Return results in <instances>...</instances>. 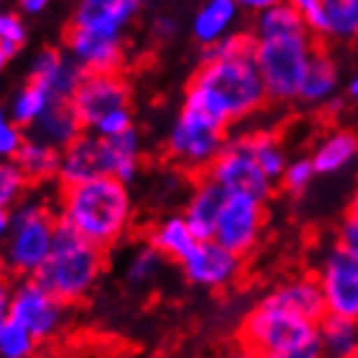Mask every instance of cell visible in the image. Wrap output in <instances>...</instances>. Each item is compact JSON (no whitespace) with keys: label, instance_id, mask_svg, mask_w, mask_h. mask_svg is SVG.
Returning <instances> with one entry per match:
<instances>
[{"label":"cell","instance_id":"41","mask_svg":"<svg viewBox=\"0 0 358 358\" xmlns=\"http://www.w3.org/2000/svg\"><path fill=\"white\" fill-rule=\"evenodd\" d=\"M18 10H21V16H39L47 10V0H21Z\"/></svg>","mask_w":358,"mask_h":358},{"label":"cell","instance_id":"45","mask_svg":"<svg viewBox=\"0 0 358 358\" xmlns=\"http://www.w3.org/2000/svg\"><path fill=\"white\" fill-rule=\"evenodd\" d=\"M348 215H353V218H358V189H356V192H353V197H350Z\"/></svg>","mask_w":358,"mask_h":358},{"label":"cell","instance_id":"5","mask_svg":"<svg viewBox=\"0 0 358 358\" xmlns=\"http://www.w3.org/2000/svg\"><path fill=\"white\" fill-rule=\"evenodd\" d=\"M71 104L81 120L83 133L109 141V138L135 130L133 86L122 73H91V76H86Z\"/></svg>","mask_w":358,"mask_h":358},{"label":"cell","instance_id":"34","mask_svg":"<svg viewBox=\"0 0 358 358\" xmlns=\"http://www.w3.org/2000/svg\"><path fill=\"white\" fill-rule=\"evenodd\" d=\"M36 341L31 332H27L21 324L6 322L3 332H0V358H34L36 353Z\"/></svg>","mask_w":358,"mask_h":358},{"label":"cell","instance_id":"46","mask_svg":"<svg viewBox=\"0 0 358 358\" xmlns=\"http://www.w3.org/2000/svg\"><path fill=\"white\" fill-rule=\"evenodd\" d=\"M229 358H257V356H252V353H247V350H236V353H231Z\"/></svg>","mask_w":358,"mask_h":358},{"label":"cell","instance_id":"28","mask_svg":"<svg viewBox=\"0 0 358 358\" xmlns=\"http://www.w3.org/2000/svg\"><path fill=\"white\" fill-rule=\"evenodd\" d=\"M60 153L63 151H57L52 145L27 138V143L21 145V151L16 156V164L27 174L29 182H50V179H57Z\"/></svg>","mask_w":358,"mask_h":358},{"label":"cell","instance_id":"43","mask_svg":"<svg viewBox=\"0 0 358 358\" xmlns=\"http://www.w3.org/2000/svg\"><path fill=\"white\" fill-rule=\"evenodd\" d=\"M8 231H10V210L0 206V247H3V242H6Z\"/></svg>","mask_w":358,"mask_h":358},{"label":"cell","instance_id":"4","mask_svg":"<svg viewBox=\"0 0 358 358\" xmlns=\"http://www.w3.org/2000/svg\"><path fill=\"white\" fill-rule=\"evenodd\" d=\"M101 270H104V252L57 221L52 252L34 278L55 299H60L68 306L94 291Z\"/></svg>","mask_w":358,"mask_h":358},{"label":"cell","instance_id":"17","mask_svg":"<svg viewBox=\"0 0 358 358\" xmlns=\"http://www.w3.org/2000/svg\"><path fill=\"white\" fill-rule=\"evenodd\" d=\"M143 10L141 0H83L76 6L71 27L107 39H125V29Z\"/></svg>","mask_w":358,"mask_h":358},{"label":"cell","instance_id":"38","mask_svg":"<svg viewBox=\"0 0 358 358\" xmlns=\"http://www.w3.org/2000/svg\"><path fill=\"white\" fill-rule=\"evenodd\" d=\"M148 31H151L153 42L166 45V42H174V39L179 36V31H182V21H179V16H174V13H169V10H164V13H156V16L151 18Z\"/></svg>","mask_w":358,"mask_h":358},{"label":"cell","instance_id":"42","mask_svg":"<svg viewBox=\"0 0 358 358\" xmlns=\"http://www.w3.org/2000/svg\"><path fill=\"white\" fill-rule=\"evenodd\" d=\"M273 3H275V0H242L239 8L252 13V16H257V13H262V10H268Z\"/></svg>","mask_w":358,"mask_h":358},{"label":"cell","instance_id":"22","mask_svg":"<svg viewBox=\"0 0 358 358\" xmlns=\"http://www.w3.org/2000/svg\"><path fill=\"white\" fill-rule=\"evenodd\" d=\"M81 135H83V125L71 101H55L52 107L45 112V117L31 130H27V138L52 145L57 151H65Z\"/></svg>","mask_w":358,"mask_h":358},{"label":"cell","instance_id":"35","mask_svg":"<svg viewBox=\"0 0 358 358\" xmlns=\"http://www.w3.org/2000/svg\"><path fill=\"white\" fill-rule=\"evenodd\" d=\"M252 50H255V36H252V31L250 34L247 31H234V34H229L221 42L203 47L200 50V65L218 63V60H226V57H234V55L252 52Z\"/></svg>","mask_w":358,"mask_h":358},{"label":"cell","instance_id":"23","mask_svg":"<svg viewBox=\"0 0 358 358\" xmlns=\"http://www.w3.org/2000/svg\"><path fill=\"white\" fill-rule=\"evenodd\" d=\"M314 171L322 177H332L350 169L358 162V133L356 130H332L314 145L312 151Z\"/></svg>","mask_w":358,"mask_h":358},{"label":"cell","instance_id":"33","mask_svg":"<svg viewBox=\"0 0 358 358\" xmlns=\"http://www.w3.org/2000/svg\"><path fill=\"white\" fill-rule=\"evenodd\" d=\"M29 179L21 171L16 162H0V206L13 210V208L27 197Z\"/></svg>","mask_w":358,"mask_h":358},{"label":"cell","instance_id":"6","mask_svg":"<svg viewBox=\"0 0 358 358\" xmlns=\"http://www.w3.org/2000/svg\"><path fill=\"white\" fill-rule=\"evenodd\" d=\"M57 221L42 197H24L10 210V231L0 247V265L18 278H34L52 252Z\"/></svg>","mask_w":358,"mask_h":358},{"label":"cell","instance_id":"40","mask_svg":"<svg viewBox=\"0 0 358 358\" xmlns=\"http://www.w3.org/2000/svg\"><path fill=\"white\" fill-rule=\"evenodd\" d=\"M10 288L3 278H0V332H3V324L8 322V301H10Z\"/></svg>","mask_w":358,"mask_h":358},{"label":"cell","instance_id":"19","mask_svg":"<svg viewBox=\"0 0 358 358\" xmlns=\"http://www.w3.org/2000/svg\"><path fill=\"white\" fill-rule=\"evenodd\" d=\"M260 304L280 309V312L296 314V317L309 320L314 324L327 314L322 288L317 283V278H296V280L280 283V286H275L273 291H268V294L262 296Z\"/></svg>","mask_w":358,"mask_h":358},{"label":"cell","instance_id":"24","mask_svg":"<svg viewBox=\"0 0 358 358\" xmlns=\"http://www.w3.org/2000/svg\"><path fill=\"white\" fill-rule=\"evenodd\" d=\"M148 244L162 255L164 260H174L182 265L189 257V252L195 250L197 239L192 229L187 226V221H185V215L171 213L164 215L159 224H153L148 229Z\"/></svg>","mask_w":358,"mask_h":358},{"label":"cell","instance_id":"39","mask_svg":"<svg viewBox=\"0 0 358 358\" xmlns=\"http://www.w3.org/2000/svg\"><path fill=\"white\" fill-rule=\"evenodd\" d=\"M338 247L358 257V218L348 215L338 229Z\"/></svg>","mask_w":358,"mask_h":358},{"label":"cell","instance_id":"48","mask_svg":"<svg viewBox=\"0 0 358 358\" xmlns=\"http://www.w3.org/2000/svg\"><path fill=\"white\" fill-rule=\"evenodd\" d=\"M350 358H358V353H356V356H350Z\"/></svg>","mask_w":358,"mask_h":358},{"label":"cell","instance_id":"29","mask_svg":"<svg viewBox=\"0 0 358 358\" xmlns=\"http://www.w3.org/2000/svg\"><path fill=\"white\" fill-rule=\"evenodd\" d=\"M109 145H112V179L130 187L141 174V135L138 130H130L125 135L109 138Z\"/></svg>","mask_w":358,"mask_h":358},{"label":"cell","instance_id":"47","mask_svg":"<svg viewBox=\"0 0 358 358\" xmlns=\"http://www.w3.org/2000/svg\"><path fill=\"white\" fill-rule=\"evenodd\" d=\"M6 65H8V57L0 52V78H3V73H6Z\"/></svg>","mask_w":358,"mask_h":358},{"label":"cell","instance_id":"7","mask_svg":"<svg viewBox=\"0 0 358 358\" xmlns=\"http://www.w3.org/2000/svg\"><path fill=\"white\" fill-rule=\"evenodd\" d=\"M226 141L229 127L208 117L203 109L182 101L166 135V153L179 169L206 177L218 153L224 151Z\"/></svg>","mask_w":358,"mask_h":358},{"label":"cell","instance_id":"44","mask_svg":"<svg viewBox=\"0 0 358 358\" xmlns=\"http://www.w3.org/2000/svg\"><path fill=\"white\" fill-rule=\"evenodd\" d=\"M345 91H348V99H350V101H353V104L358 107V71L353 73V76H350L348 89H345Z\"/></svg>","mask_w":358,"mask_h":358},{"label":"cell","instance_id":"16","mask_svg":"<svg viewBox=\"0 0 358 358\" xmlns=\"http://www.w3.org/2000/svg\"><path fill=\"white\" fill-rule=\"evenodd\" d=\"M101 177H112V145L104 138L83 133L76 143L60 153L57 179L63 187H73Z\"/></svg>","mask_w":358,"mask_h":358},{"label":"cell","instance_id":"14","mask_svg":"<svg viewBox=\"0 0 358 358\" xmlns=\"http://www.w3.org/2000/svg\"><path fill=\"white\" fill-rule=\"evenodd\" d=\"M314 39H358V0H296Z\"/></svg>","mask_w":358,"mask_h":358},{"label":"cell","instance_id":"1","mask_svg":"<svg viewBox=\"0 0 358 358\" xmlns=\"http://www.w3.org/2000/svg\"><path fill=\"white\" fill-rule=\"evenodd\" d=\"M255 65L268 91V101H294L304 83L314 52V36L294 3H273L255 16Z\"/></svg>","mask_w":358,"mask_h":358},{"label":"cell","instance_id":"37","mask_svg":"<svg viewBox=\"0 0 358 358\" xmlns=\"http://www.w3.org/2000/svg\"><path fill=\"white\" fill-rule=\"evenodd\" d=\"M24 143H27V133L10 122L8 109L0 104V162H16Z\"/></svg>","mask_w":358,"mask_h":358},{"label":"cell","instance_id":"20","mask_svg":"<svg viewBox=\"0 0 358 358\" xmlns=\"http://www.w3.org/2000/svg\"><path fill=\"white\" fill-rule=\"evenodd\" d=\"M226 203V192L213 179H197L195 189L189 192L187 203H185V221L192 229L197 242H210L215 231V221L221 215V208Z\"/></svg>","mask_w":358,"mask_h":358},{"label":"cell","instance_id":"25","mask_svg":"<svg viewBox=\"0 0 358 358\" xmlns=\"http://www.w3.org/2000/svg\"><path fill=\"white\" fill-rule=\"evenodd\" d=\"M338 89H341V71L338 63L330 55L317 50L309 63V71L304 76V83L299 89V99L301 104L309 107H320V104H330L332 99H338Z\"/></svg>","mask_w":358,"mask_h":358},{"label":"cell","instance_id":"30","mask_svg":"<svg viewBox=\"0 0 358 358\" xmlns=\"http://www.w3.org/2000/svg\"><path fill=\"white\" fill-rule=\"evenodd\" d=\"M250 135V145H252V153H255V162L257 166L262 169V174L278 185L283 174L288 169V153L286 148L280 145L273 133H247Z\"/></svg>","mask_w":358,"mask_h":358},{"label":"cell","instance_id":"15","mask_svg":"<svg viewBox=\"0 0 358 358\" xmlns=\"http://www.w3.org/2000/svg\"><path fill=\"white\" fill-rule=\"evenodd\" d=\"M182 273L187 283L208 291L229 288L242 273V257L224 250L218 242H197L189 257L182 262Z\"/></svg>","mask_w":358,"mask_h":358},{"label":"cell","instance_id":"2","mask_svg":"<svg viewBox=\"0 0 358 358\" xmlns=\"http://www.w3.org/2000/svg\"><path fill=\"white\" fill-rule=\"evenodd\" d=\"M252 52L200 65L185 91V104L203 109L226 127L260 112L268 101V91Z\"/></svg>","mask_w":358,"mask_h":358},{"label":"cell","instance_id":"3","mask_svg":"<svg viewBox=\"0 0 358 358\" xmlns=\"http://www.w3.org/2000/svg\"><path fill=\"white\" fill-rule=\"evenodd\" d=\"M133 192L112 177L63 187L60 224L104 252L122 242L133 224Z\"/></svg>","mask_w":358,"mask_h":358},{"label":"cell","instance_id":"36","mask_svg":"<svg viewBox=\"0 0 358 358\" xmlns=\"http://www.w3.org/2000/svg\"><path fill=\"white\" fill-rule=\"evenodd\" d=\"M314 177H317V171H314L312 159L304 156V159H294V162H288V169H286V174H283V179H280V185H283L286 192H291V195L299 197L312 187Z\"/></svg>","mask_w":358,"mask_h":358},{"label":"cell","instance_id":"9","mask_svg":"<svg viewBox=\"0 0 358 358\" xmlns=\"http://www.w3.org/2000/svg\"><path fill=\"white\" fill-rule=\"evenodd\" d=\"M208 179H213L226 195H247L257 203H268L275 185L270 182L255 162L250 135H229L224 151L218 153L213 166L208 169Z\"/></svg>","mask_w":358,"mask_h":358},{"label":"cell","instance_id":"12","mask_svg":"<svg viewBox=\"0 0 358 358\" xmlns=\"http://www.w3.org/2000/svg\"><path fill=\"white\" fill-rule=\"evenodd\" d=\"M317 283L322 288L327 314L358 322V257L338 244L324 252Z\"/></svg>","mask_w":358,"mask_h":358},{"label":"cell","instance_id":"18","mask_svg":"<svg viewBox=\"0 0 358 358\" xmlns=\"http://www.w3.org/2000/svg\"><path fill=\"white\" fill-rule=\"evenodd\" d=\"M65 52L81 65L83 73H120L125 65V39H107L78 27L65 31Z\"/></svg>","mask_w":358,"mask_h":358},{"label":"cell","instance_id":"32","mask_svg":"<svg viewBox=\"0 0 358 358\" xmlns=\"http://www.w3.org/2000/svg\"><path fill=\"white\" fill-rule=\"evenodd\" d=\"M29 39L27 21L18 10L0 8V52L6 57H16Z\"/></svg>","mask_w":358,"mask_h":358},{"label":"cell","instance_id":"8","mask_svg":"<svg viewBox=\"0 0 358 358\" xmlns=\"http://www.w3.org/2000/svg\"><path fill=\"white\" fill-rule=\"evenodd\" d=\"M239 338L244 350L257 358H280L320 343L314 322L265 304H257L244 317Z\"/></svg>","mask_w":358,"mask_h":358},{"label":"cell","instance_id":"21","mask_svg":"<svg viewBox=\"0 0 358 358\" xmlns=\"http://www.w3.org/2000/svg\"><path fill=\"white\" fill-rule=\"evenodd\" d=\"M239 16L242 8L236 0H208L189 18V34L200 47H210L234 34Z\"/></svg>","mask_w":358,"mask_h":358},{"label":"cell","instance_id":"27","mask_svg":"<svg viewBox=\"0 0 358 358\" xmlns=\"http://www.w3.org/2000/svg\"><path fill=\"white\" fill-rule=\"evenodd\" d=\"M52 104H55V99L50 96L42 86L27 81L13 96H10L8 117L13 125H18L24 133H27V130H31V127L45 117V112L52 107Z\"/></svg>","mask_w":358,"mask_h":358},{"label":"cell","instance_id":"31","mask_svg":"<svg viewBox=\"0 0 358 358\" xmlns=\"http://www.w3.org/2000/svg\"><path fill=\"white\" fill-rule=\"evenodd\" d=\"M164 270V257L153 250L151 244H138L125 260V280L135 288L151 286L153 280H159Z\"/></svg>","mask_w":358,"mask_h":358},{"label":"cell","instance_id":"10","mask_svg":"<svg viewBox=\"0 0 358 358\" xmlns=\"http://www.w3.org/2000/svg\"><path fill=\"white\" fill-rule=\"evenodd\" d=\"M8 320L21 324L42 343L63 330L65 320H68V306L60 299H55L36 278H21L16 286L10 288Z\"/></svg>","mask_w":358,"mask_h":358},{"label":"cell","instance_id":"13","mask_svg":"<svg viewBox=\"0 0 358 358\" xmlns=\"http://www.w3.org/2000/svg\"><path fill=\"white\" fill-rule=\"evenodd\" d=\"M86 73L65 47H42L29 63V81L42 86L55 101H73Z\"/></svg>","mask_w":358,"mask_h":358},{"label":"cell","instance_id":"26","mask_svg":"<svg viewBox=\"0 0 358 358\" xmlns=\"http://www.w3.org/2000/svg\"><path fill=\"white\" fill-rule=\"evenodd\" d=\"M317 335L324 358H350L358 353V322L324 314L317 322Z\"/></svg>","mask_w":358,"mask_h":358},{"label":"cell","instance_id":"11","mask_svg":"<svg viewBox=\"0 0 358 358\" xmlns=\"http://www.w3.org/2000/svg\"><path fill=\"white\" fill-rule=\"evenodd\" d=\"M262 231H265V203H257L247 195H226L221 215L215 221L213 242L244 260L260 244Z\"/></svg>","mask_w":358,"mask_h":358}]
</instances>
